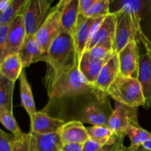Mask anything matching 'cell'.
I'll list each match as a JSON object with an SVG mask.
<instances>
[{
    "label": "cell",
    "mask_w": 151,
    "mask_h": 151,
    "mask_svg": "<svg viewBox=\"0 0 151 151\" xmlns=\"http://www.w3.org/2000/svg\"><path fill=\"white\" fill-rule=\"evenodd\" d=\"M15 83L0 74V108L13 113V97Z\"/></svg>",
    "instance_id": "cell-24"
},
{
    "label": "cell",
    "mask_w": 151,
    "mask_h": 151,
    "mask_svg": "<svg viewBox=\"0 0 151 151\" xmlns=\"http://www.w3.org/2000/svg\"><path fill=\"white\" fill-rule=\"evenodd\" d=\"M119 72V63L117 53L114 52L109 61L102 69L94 86L103 93L107 92L108 89L115 81Z\"/></svg>",
    "instance_id": "cell-17"
},
{
    "label": "cell",
    "mask_w": 151,
    "mask_h": 151,
    "mask_svg": "<svg viewBox=\"0 0 151 151\" xmlns=\"http://www.w3.org/2000/svg\"><path fill=\"white\" fill-rule=\"evenodd\" d=\"M59 134L63 145L69 143L83 145L89 139L86 128L80 120L66 122L62 126Z\"/></svg>",
    "instance_id": "cell-16"
},
{
    "label": "cell",
    "mask_w": 151,
    "mask_h": 151,
    "mask_svg": "<svg viewBox=\"0 0 151 151\" xmlns=\"http://www.w3.org/2000/svg\"><path fill=\"white\" fill-rule=\"evenodd\" d=\"M15 137L0 128V151H12Z\"/></svg>",
    "instance_id": "cell-31"
},
{
    "label": "cell",
    "mask_w": 151,
    "mask_h": 151,
    "mask_svg": "<svg viewBox=\"0 0 151 151\" xmlns=\"http://www.w3.org/2000/svg\"><path fill=\"white\" fill-rule=\"evenodd\" d=\"M23 13L19 14L9 25L7 44L2 60L10 55L18 54L26 38L27 35L24 24Z\"/></svg>",
    "instance_id": "cell-12"
},
{
    "label": "cell",
    "mask_w": 151,
    "mask_h": 151,
    "mask_svg": "<svg viewBox=\"0 0 151 151\" xmlns=\"http://www.w3.org/2000/svg\"><path fill=\"white\" fill-rule=\"evenodd\" d=\"M110 12V1L109 0H96L95 2L83 16L86 18L97 19L108 16Z\"/></svg>",
    "instance_id": "cell-27"
},
{
    "label": "cell",
    "mask_w": 151,
    "mask_h": 151,
    "mask_svg": "<svg viewBox=\"0 0 151 151\" xmlns=\"http://www.w3.org/2000/svg\"><path fill=\"white\" fill-rule=\"evenodd\" d=\"M117 55L121 75L137 78L140 60V47L138 43L136 41H131Z\"/></svg>",
    "instance_id": "cell-10"
},
{
    "label": "cell",
    "mask_w": 151,
    "mask_h": 151,
    "mask_svg": "<svg viewBox=\"0 0 151 151\" xmlns=\"http://www.w3.org/2000/svg\"><path fill=\"white\" fill-rule=\"evenodd\" d=\"M105 17L92 19L86 18L83 15H79L75 30L72 34L78 53V60H81L83 54L86 50L87 45L94 28L103 22Z\"/></svg>",
    "instance_id": "cell-9"
},
{
    "label": "cell",
    "mask_w": 151,
    "mask_h": 151,
    "mask_svg": "<svg viewBox=\"0 0 151 151\" xmlns=\"http://www.w3.org/2000/svg\"><path fill=\"white\" fill-rule=\"evenodd\" d=\"M126 136L131 140V148H137L151 138V133L141 126H131L126 132Z\"/></svg>",
    "instance_id": "cell-26"
},
{
    "label": "cell",
    "mask_w": 151,
    "mask_h": 151,
    "mask_svg": "<svg viewBox=\"0 0 151 151\" xmlns=\"http://www.w3.org/2000/svg\"><path fill=\"white\" fill-rule=\"evenodd\" d=\"M115 103L116 107L109 117L107 126L118 137H125L130 127L140 126L138 121V108Z\"/></svg>",
    "instance_id": "cell-6"
},
{
    "label": "cell",
    "mask_w": 151,
    "mask_h": 151,
    "mask_svg": "<svg viewBox=\"0 0 151 151\" xmlns=\"http://www.w3.org/2000/svg\"><path fill=\"white\" fill-rule=\"evenodd\" d=\"M61 5L59 1L47 14L44 22L35 35V38L44 54L54 40L60 33Z\"/></svg>",
    "instance_id": "cell-4"
},
{
    "label": "cell",
    "mask_w": 151,
    "mask_h": 151,
    "mask_svg": "<svg viewBox=\"0 0 151 151\" xmlns=\"http://www.w3.org/2000/svg\"><path fill=\"white\" fill-rule=\"evenodd\" d=\"M106 94L115 102L129 107H144L145 104L142 89L138 79L124 76L120 73L110 86Z\"/></svg>",
    "instance_id": "cell-3"
},
{
    "label": "cell",
    "mask_w": 151,
    "mask_h": 151,
    "mask_svg": "<svg viewBox=\"0 0 151 151\" xmlns=\"http://www.w3.org/2000/svg\"><path fill=\"white\" fill-rule=\"evenodd\" d=\"M107 94L99 91L95 94L97 101L88 104L82 111L80 116V121L83 123L92 125V126H107L112 109L107 101Z\"/></svg>",
    "instance_id": "cell-5"
},
{
    "label": "cell",
    "mask_w": 151,
    "mask_h": 151,
    "mask_svg": "<svg viewBox=\"0 0 151 151\" xmlns=\"http://www.w3.org/2000/svg\"><path fill=\"white\" fill-rule=\"evenodd\" d=\"M86 129L89 138L100 143L102 146L114 144L120 137L116 135L108 126H91Z\"/></svg>",
    "instance_id": "cell-23"
},
{
    "label": "cell",
    "mask_w": 151,
    "mask_h": 151,
    "mask_svg": "<svg viewBox=\"0 0 151 151\" xmlns=\"http://www.w3.org/2000/svg\"><path fill=\"white\" fill-rule=\"evenodd\" d=\"M0 122L6 129L10 131L14 137H19L23 134L13 116V114L1 108H0Z\"/></svg>",
    "instance_id": "cell-28"
},
{
    "label": "cell",
    "mask_w": 151,
    "mask_h": 151,
    "mask_svg": "<svg viewBox=\"0 0 151 151\" xmlns=\"http://www.w3.org/2000/svg\"><path fill=\"white\" fill-rule=\"evenodd\" d=\"M30 132L39 135H47L59 133L66 122L59 118L52 117L47 113L37 111L30 120Z\"/></svg>",
    "instance_id": "cell-13"
},
{
    "label": "cell",
    "mask_w": 151,
    "mask_h": 151,
    "mask_svg": "<svg viewBox=\"0 0 151 151\" xmlns=\"http://www.w3.org/2000/svg\"><path fill=\"white\" fill-rule=\"evenodd\" d=\"M95 1L96 0H79V6H78L79 15H83L95 2Z\"/></svg>",
    "instance_id": "cell-35"
},
{
    "label": "cell",
    "mask_w": 151,
    "mask_h": 151,
    "mask_svg": "<svg viewBox=\"0 0 151 151\" xmlns=\"http://www.w3.org/2000/svg\"><path fill=\"white\" fill-rule=\"evenodd\" d=\"M31 134L33 151H61L63 142L59 133L47 135Z\"/></svg>",
    "instance_id": "cell-20"
},
{
    "label": "cell",
    "mask_w": 151,
    "mask_h": 151,
    "mask_svg": "<svg viewBox=\"0 0 151 151\" xmlns=\"http://www.w3.org/2000/svg\"><path fill=\"white\" fill-rule=\"evenodd\" d=\"M12 151H33L32 134L24 133L19 137H15Z\"/></svg>",
    "instance_id": "cell-30"
},
{
    "label": "cell",
    "mask_w": 151,
    "mask_h": 151,
    "mask_svg": "<svg viewBox=\"0 0 151 151\" xmlns=\"http://www.w3.org/2000/svg\"><path fill=\"white\" fill-rule=\"evenodd\" d=\"M19 81H20L21 103H22V106L29 115V119L31 120L37 111L31 86L27 78L26 73L24 70L22 71L19 77Z\"/></svg>",
    "instance_id": "cell-22"
},
{
    "label": "cell",
    "mask_w": 151,
    "mask_h": 151,
    "mask_svg": "<svg viewBox=\"0 0 151 151\" xmlns=\"http://www.w3.org/2000/svg\"><path fill=\"white\" fill-rule=\"evenodd\" d=\"M61 151H83V145L75 143L64 144L62 146Z\"/></svg>",
    "instance_id": "cell-36"
},
{
    "label": "cell",
    "mask_w": 151,
    "mask_h": 151,
    "mask_svg": "<svg viewBox=\"0 0 151 151\" xmlns=\"http://www.w3.org/2000/svg\"><path fill=\"white\" fill-rule=\"evenodd\" d=\"M42 61L48 66L44 82L49 90L60 76L79 64L72 34L60 32L52 43Z\"/></svg>",
    "instance_id": "cell-1"
},
{
    "label": "cell",
    "mask_w": 151,
    "mask_h": 151,
    "mask_svg": "<svg viewBox=\"0 0 151 151\" xmlns=\"http://www.w3.org/2000/svg\"><path fill=\"white\" fill-rule=\"evenodd\" d=\"M142 146L145 147V148L147 149V150H149L151 151V138L150 139L147 140V142H145L142 145Z\"/></svg>",
    "instance_id": "cell-38"
},
{
    "label": "cell",
    "mask_w": 151,
    "mask_h": 151,
    "mask_svg": "<svg viewBox=\"0 0 151 151\" xmlns=\"http://www.w3.org/2000/svg\"><path fill=\"white\" fill-rule=\"evenodd\" d=\"M125 137H120L116 142L111 145H108L102 147L98 151H122L125 147L124 139Z\"/></svg>",
    "instance_id": "cell-33"
},
{
    "label": "cell",
    "mask_w": 151,
    "mask_h": 151,
    "mask_svg": "<svg viewBox=\"0 0 151 151\" xmlns=\"http://www.w3.org/2000/svg\"><path fill=\"white\" fill-rule=\"evenodd\" d=\"M53 0H29L23 13L27 37L35 36L44 19Z\"/></svg>",
    "instance_id": "cell-7"
},
{
    "label": "cell",
    "mask_w": 151,
    "mask_h": 151,
    "mask_svg": "<svg viewBox=\"0 0 151 151\" xmlns=\"http://www.w3.org/2000/svg\"><path fill=\"white\" fill-rule=\"evenodd\" d=\"M29 0H11L5 11L0 13V24L9 25L19 14L22 13Z\"/></svg>",
    "instance_id": "cell-25"
},
{
    "label": "cell",
    "mask_w": 151,
    "mask_h": 151,
    "mask_svg": "<svg viewBox=\"0 0 151 151\" xmlns=\"http://www.w3.org/2000/svg\"><path fill=\"white\" fill-rule=\"evenodd\" d=\"M141 85L145 104L144 108L151 109V51L140 50L139 69L137 77Z\"/></svg>",
    "instance_id": "cell-14"
},
{
    "label": "cell",
    "mask_w": 151,
    "mask_h": 151,
    "mask_svg": "<svg viewBox=\"0 0 151 151\" xmlns=\"http://www.w3.org/2000/svg\"><path fill=\"white\" fill-rule=\"evenodd\" d=\"M9 25L0 24V63L2 61L3 55H4V51H5Z\"/></svg>",
    "instance_id": "cell-32"
},
{
    "label": "cell",
    "mask_w": 151,
    "mask_h": 151,
    "mask_svg": "<svg viewBox=\"0 0 151 151\" xmlns=\"http://www.w3.org/2000/svg\"><path fill=\"white\" fill-rule=\"evenodd\" d=\"M78 66L79 64L63 74L53 84L52 86L47 90L50 100L75 97L87 93H94L96 94L100 91L85 79L80 72Z\"/></svg>",
    "instance_id": "cell-2"
},
{
    "label": "cell",
    "mask_w": 151,
    "mask_h": 151,
    "mask_svg": "<svg viewBox=\"0 0 151 151\" xmlns=\"http://www.w3.org/2000/svg\"><path fill=\"white\" fill-rule=\"evenodd\" d=\"M103 146H102L100 143L89 138L83 144V151H98Z\"/></svg>",
    "instance_id": "cell-34"
},
{
    "label": "cell",
    "mask_w": 151,
    "mask_h": 151,
    "mask_svg": "<svg viewBox=\"0 0 151 151\" xmlns=\"http://www.w3.org/2000/svg\"><path fill=\"white\" fill-rule=\"evenodd\" d=\"M115 13L116 22L114 50L118 54L130 42L136 41V35L131 16L128 10L120 7Z\"/></svg>",
    "instance_id": "cell-8"
},
{
    "label": "cell",
    "mask_w": 151,
    "mask_h": 151,
    "mask_svg": "<svg viewBox=\"0 0 151 151\" xmlns=\"http://www.w3.org/2000/svg\"><path fill=\"white\" fill-rule=\"evenodd\" d=\"M116 22V16L115 12L106 16L103 22L94 28L86 50H91L96 45L102 43H114Z\"/></svg>",
    "instance_id": "cell-11"
},
{
    "label": "cell",
    "mask_w": 151,
    "mask_h": 151,
    "mask_svg": "<svg viewBox=\"0 0 151 151\" xmlns=\"http://www.w3.org/2000/svg\"><path fill=\"white\" fill-rule=\"evenodd\" d=\"M122 151H150L145 148L142 145L139 146L137 148H131L130 147H125Z\"/></svg>",
    "instance_id": "cell-37"
},
{
    "label": "cell",
    "mask_w": 151,
    "mask_h": 151,
    "mask_svg": "<svg viewBox=\"0 0 151 151\" xmlns=\"http://www.w3.org/2000/svg\"><path fill=\"white\" fill-rule=\"evenodd\" d=\"M111 57L112 55L105 59H97L85 51L79 60L80 72L90 84L94 86L103 67Z\"/></svg>",
    "instance_id": "cell-15"
},
{
    "label": "cell",
    "mask_w": 151,
    "mask_h": 151,
    "mask_svg": "<svg viewBox=\"0 0 151 151\" xmlns=\"http://www.w3.org/2000/svg\"><path fill=\"white\" fill-rule=\"evenodd\" d=\"M18 55L23 68L29 67L32 63L42 61L43 58L45 55L40 48L35 36L26 37Z\"/></svg>",
    "instance_id": "cell-19"
},
{
    "label": "cell",
    "mask_w": 151,
    "mask_h": 151,
    "mask_svg": "<svg viewBox=\"0 0 151 151\" xmlns=\"http://www.w3.org/2000/svg\"><path fill=\"white\" fill-rule=\"evenodd\" d=\"M60 32L73 34L79 16V0H62Z\"/></svg>",
    "instance_id": "cell-18"
},
{
    "label": "cell",
    "mask_w": 151,
    "mask_h": 151,
    "mask_svg": "<svg viewBox=\"0 0 151 151\" xmlns=\"http://www.w3.org/2000/svg\"><path fill=\"white\" fill-rule=\"evenodd\" d=\"M90 56L97 59H105L113 55L115 52L114 50V42L102 43L96 45L89 50H86Z\"/></svg>",
    "instance_id": "cell-29"
},
{
    "label": "cell",
    "mask_w": 151,
    "mask_h": 151,
    "mask_svg": "<svg viewBox=\"0 0 151 151\" xmlns=\"http://www.w3.org/2000/svg\"><path fill=\"white\" fill-rule=\"evenodd\" d=\"M23 69L22 61L18 54L8 55L0 63V74L14 83L19 79Z\"/></svg>",
    "instance_id": "cell-21"
}]
</instances>
